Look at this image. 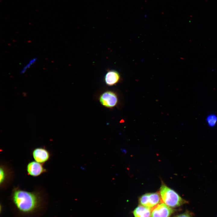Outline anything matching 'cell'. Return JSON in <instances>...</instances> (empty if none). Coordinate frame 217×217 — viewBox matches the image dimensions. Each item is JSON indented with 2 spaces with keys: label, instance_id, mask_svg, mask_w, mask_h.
<instances>
[{
  "label": "cell",
  "instance_id": "6da1fadb",
  "mask_svg": "<svg viewBox=\"0 0 217 217\" xmlns=\"http://www.w3.org/2000/svg\"><path fill=\"white\" fill-rule=\"evenodd\" d=\"M12 202L17 210L25 214H31L40 207L42 197L40 193L15 188L11 195Z\"/></svg>",
  "mask_w": 217,
  "mask_h": 217
},
{
  "label": "cell",
  "instance_id": "7a4b0ae2",
  "mask_svg": "<svg viewBox=\"0 0 217 217\" xmlns=\"http://www.w3.org/2000/svg\"><path fill=\"white\" fill-rule=\"evenodd\" d=\"M159 193L162 202L168 206L174 208L187 203L174 190L171 189L162 181Z\"/></svg>",
  "mask_w": 217,
  "mask_h": 217
},
{
  "label": "cell",
  "instance_id": "3957f363",
  "mask_svg": "<svg viewBox=\"0 0 217 217\" xmlns=\"http://www.w3.org/2000/svg\"><path fill=\"white\" fill-rule=\"evenodd\" d=\"M139 201L140 205L150 208L162 202L159 192L145 193L140 197Z\"/></svg>",
  "mask_w": 217,
  "mask_h": 217
},
{
  "label": "cell",
  "instance_id": "277c9868",
  "mask_svg": "<svg viewBox=\"0 0 217 217\" xmlns=\"http://www.w3.org/2000/svg\"><path fill=\"white\" fill-rule=\"evenodd\" d=\"M99 100L102 105L109 108L115 107L118 102L117 94L111 91H107L102 93L100 96Z\"/></svg>",
  "mask_w": 217,
  "mask_h": 217
},
{
  "label": "cell",
  "instance_id": "5b68a950",
  "mask_svg": "<svg viewBox=\"0 0 217 217\" xmlns=\"http://www.w3.org/2000/svg\"><path fill=\"white\" fill-rule=\"evenodd\" d=\"M151 217H169L175 210L161 202L152 207Z\"/></svg>",
  "mask_w": 217,
  "mask_h": 217
},
{
  "label": "cell",
  "instance_id": "8992f818",
  "mask_svg": "<svg viewBox=\"0 0 217 217\" xmlns=\"http://www.w3.org/2000/svg\"><path fill=\"white\" fill-rule=\"evenodd\" d=\"M35 161L42 164L46 162L49 159L50 153L44 147H39L34 149L32 153Z\"/></svg>",
  "mask_w": 217,
  "mask_h": 217
},
{
  "label": "cell",
  "instance_id": "52a82bcc",
  "mask_svg": "<svg viewBox=\"0 0 217 217\" xmlns=\"http://www.w3.org/2000/svg\"><path fill=\"white\" fill-rule=\"evenodd\" d=\"M27 171L29 175L36 177L46 172V170L43 166L42 164L36 161H32L27 164Z\"/></svg>",
  "mask_w": 217,
  "mask_h": 217
},
{
  "label": "cell",
  "instance_id": "ba28073f",
  "mask_svg": "<svg viewBox=\"0 0 217 217\" xmlns=\"http://www.w3.org/2000/svg\"><path fill=\"white\" fill-rule=\"evenodd\" d=\"M120 76L119 73L115 70H110L106 74L104 78L106 84L109 86L116 84L119 81Z\"/></svg>",
  "mask_w": 217,
  "mask_h": 217
},
{
  "label": "cell",
  "instance_id": "9c48e42d",
  "mask_svg": "<svg viewBox=\"0 0 217 217\" xmlns=\"http://www.w3.org/2000/svg\"><path fill=\"white\" fill-rule=\"evenodd\" d=\"M11 171L7 167L4 165H1L0 170V184L1 186L6 185L9 182L11 177Z\"/></svg>",
  "mask_w": 217,
  "mask_h": 217
},
{
  "label": "cell",
  "instance_id": "30bf717a",
  "mask_svg": "<svg viewBox=\"0 0 217 217\" xmlns=\"http://www.w3.org/2000/svg\"><path fill=\"white\" fill-rule=\"evenodd\" d=\"M152 209V208L140 205L134 209L133 214L135 217H151Z\"/></svg>",
  "mask_w": 217,
  "mask_h": 217
},
{
  "label": "cell",
  "instance_id": "8fae6325",
  "mask_svg": "<svg viewBox=\"0 0 217 217\" xmlns=\"http://www.w3.org/2000/svg\"><path fill=\"white\" fill-rule=\"evenodd\" d=\"M37 60L36 57H34L31 58L29 62L24 65L20 71L21 74H24L27 70L30 68L31 66L34 64Z\"/></svg>",
  "mask_w": 217,
  "mask_h": 217
},
{
  "label": "cell",
  "instance_id": "7c38bea8",
  "mask_svg": "<svg viewBox=\"0 0 217 217\" xmlns=\"http://www.w3.org/2000/svg\"><path fill=\"white\" fill-rule=\"evenodd\" d=\"M207 121L209 126H213L217 122V117L215 115H209L207 117Z\"/></svg>",
  "mask_w": 217,
  "mask_h": 217
},
{
  "label": "cell",
  "instance_id": "4fadbf2b",
  "mask_svg": "<svg viewBox=\"0 0 217 217\" xmlns=\"http://www.w3.org/2000/svg\"><path fill=\"white\" fill-rule=\"evenodd\" d=\"M176 217H191V216L188 213H185L178 215Z\"/></svg>",
  "mask_w": 217,
  "mask_h": 217
},
{
  "label": "cell",
  "instance_id": "5bb4252c",
  "mask_svg": "<svg viewBox=\"0 0 217 217\" xmlns=\"http://www.w3.org/2000/svg\"><path fill=\"white\" fill-rule=\"evenodd\" d=\"M80 168L82 170H84L85 169V168L83 166H81L80 167Z\"/></svg>",
  "mask_w": 217,
  "mask_h": 217
}]
</instances>
